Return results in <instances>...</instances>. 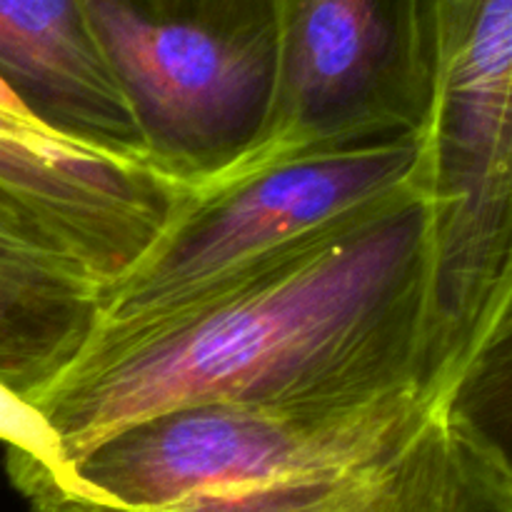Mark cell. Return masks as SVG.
I'll use <instances>...</instances> for the list:
<instances>
[{
    "mask_svg": "<svg viewBox=\"0 0 512 512\" xmlns=\"http://www.w3.org/2000/svg\"><path fill=\"white\" fill-rule=\"evenodd\" d=\"M440 408L512 500V288Z\"/></svg>",
    "mask_w": 512,
    "mask_h": 512,
    "instance_id": "10",
    "label": "cell"
},
{
    "mask_svg": "<svg viewBox=\"0 0 512 512\" xmlns=\"http://www.w3.org/2000/svg\"><path fill=\"white\" fill-rule=\"evenodd\" d=\"M420 173L418 130H400L193 190L145 258L103 288L95 335L128 333L193 308L423 185Z\"/></svg>",
    "mask_w": 512,
    "mask_h": 512,
    "instance_id": "4",
    "label": "cell"
},
{
    "mask_svg": "<svg viewBox=\"0 0 512 512\" xmlns=\"http://www.w3.org/2000/svg\"><path fill=\"white\" fill-rule=\"evenodd\" d=\"M0 185L43 215L103 288L145 258L193 193L153 160L3 110Z\"/></svg>",
    "mask_w": 512,
    "mask_h": 512,
    "instance_id": "7",
    "label": "cell"
},
{
    "mask_svg": "<svg viewBox=\"0 0 512 512\" xmlns=\"http://www.w3.org/2000/svg\"><path fill=\"white\" fill-rule=\"evenodd\" d=\"M30 512H88V510H80L75 508V505L60 503V500L40 498V500H30Z\"/></svg>",
    "mask_w": 512,
    "mask_h": 512,
    "instance_id": "12",
    "label": "cell"
},
{
    "mask_svg": "<svg viewBox=\"0 0 512 512\" xmlns=\"http://www.w3.org/2000/svg\"><path fill=\"white\" fill-rule=\"evenodd\" d=\"M0 110L8 115H15V118H25V120H35L33 115L28 113V108H25L23 103L18 100V95L13 93V90L8 88V85L0 80Z\"/></svg>",
    "mask_w": 512,
    "mask_h": 512,
    "instance_id": "11",
    "label": "cell"
},
{
    "mask_svg": "<svg viewBox=\"0 0 512 512\" xmlns=\"http://www.w3.org/2000/svg\"><path fill=\"white\" fill-rule=\"evenodd\" d=\"M278 10L273 113L253 153L223 180L300 153L415 130V0H278Z\"/></svg>",
    "mask_w": 512,
    "mask_h": 512,
    "instance_id": "6",
    "label": "cell"
},
{
    "mask_svg": "<svg viewBox=\"0 0 512 512\" xmlns=\"http://www.w3.org/2000/svg\"><path fill=\"white\" fill-rule=\"evenodd\" d=\"M80 5L158 168L198 190L253 153L278 88V0Z\"/></svg>",
    "mask_w": 512,
    "mask_h": 512,
    "instance_id": "5",
    "label": "cell"
},
{
    "mask_svg": "<svg viewBox=\"0 0 512 512\" xmlns=\"http://www.w3.org/2000/svg\"><path fill=\"white\" fill-rule=\"evenodd\" d=\"M103 285L43 215L0 185V385L33 400L98 330Z\"/></svg>",
    "mask_w": 512,
    "mask_h": 512,
    "instance_id": "8",
    "label": "cell"
},
{
    "mask_svg": "<svg viewBox=\"0 0 512 512\" xmlns=\"http://www.w3.org/2000/svg\"><path fill=\"white\" fill-rule=\"evenodd\" d=\"M413 128L433 215L423 393L440 403L512 288V0H415Z\"/></svg>",
    "mask_w": 512,
    "mask_h": 512,
    "instance_id": "3",
    "label": "cell"
},
{
    "mask_svg": "<svg viewBox=\"0 0 512 512\" xmlns=\"http://www.w3.org/2000/svg\"><path fill=\"white\" fill-rule=\"evenodd\" d=\"M0 80L38 123L153 160L80 0H0Z\"/></svg>",
    "mask_w": 512,
    "mask_h": 512,
    "instance_id": "9",
    "label": "cell"
},
{
    "mask_svg": "<svg viewBox=\"0 0 512 512\" xmlns=\"http://www.w3.org/2000/svg\"><path fill=\"white\" fill-rule=\"evenodd\" d=\"M430 260L433 215L415 185L193 308L93 335L30 400L58 440L53 470L173 410L333 408L423 390Z\"/></svg>",
    "mask_w": 512,
    "mask_h": 512,
    "instance_id": "1",
    "label": "cell"
},
{
    "mask_svg": "<svg viewBox=\"0 0 512 512\" xmlns=\"http://www.w3.org/2000/svg\"><path fill=\"white\" fill-rule=\"evenodd\" d=\"M5 470L28 503L88 512H512L503 485L418 388L333 408L173 410L53 473L15 453Z\"/></svg>",
    "mask_w": 512,
    "mask_h": 512,
    "instance_id": "2",
    "label": "cell"
}]
</instances>
